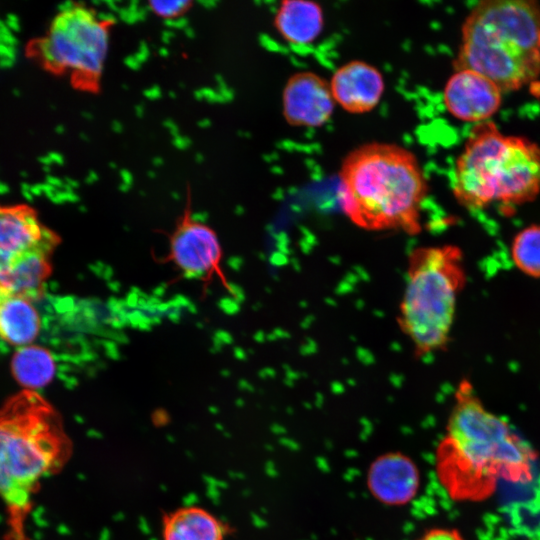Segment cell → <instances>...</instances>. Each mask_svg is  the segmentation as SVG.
Listing matches in <instances>:
<instances>
[{
	"instance_id": "17",
	"label": "cell",
	"mask_w": 540,
	"mask_h": 540,
	"mask_svg": "<svg viewBox=\"0 0 540 540\" xmlns=\"http://www.w3.org/2000/svg\"><path fill=\"white\" fill-rule=\"evenodd\" d=\"M53 354L40 345L18 347L11 358V373L24 390L36 391L50 384L56 374Z\"/></svg>"
},
{
	"instance_id": "15",
	"label": "cell",
	"mask_w": 540,
	"mask_h": 540,
	"mask_svg": "<svg viewBox=\"0 0 540 540\" xmlns=\"http://www.w3.org/2000/svg\"><path fill=\"white\" fill-rule=\"evenodd\" d=\"M280 36L293 45H308L322 33L324 14L320 4L306 0H284L274 18Z\"/></svg>"
},
{
	"instance_id": "12",
	"label": "cell",
	"mask_w": 540,
	"mask_h": 540,
	"mask_svg": "<svg viewBox=\"0 0 540 540\" xmlns=\"http://www.w3.org/2000/svg\"><path fill=\"white\" fill-rule=\"evenodd\" d=\"M367 486L372 496L385 505H405L418 493L420 473L414 461L399 452L376 458L369 467Z\"/></svg>"
},
{
	"instance_id": "7",
	"label": "cell",
	"mask_w": 540,
	"mask_h": 540,
	"mask_svg": "<svg viewBox=\"0 0 540 540\" xmlns=\"http://www.w3.org/2000/svg\"><path fill=\"white\" fill-rule=\"evenodd\" d=\"M59 237L26 205L0 206V287L36 301Z\"/></svg>"
},
{
	"instance_id": "18",
	"label": "cell",
	"mask_w": 540,
	"mask_h": 540,
	"mask_svg": "<svg viewBox=\"0 0 540 540\" xmlns=\"http://www.w3.org/2000/svg\"><path fill=\"white\" fill-rule=\"evenodd\" d=\"M511 256L523 273L540 278V225H530L514 237Z\"/></svg>"
},
{
	"instance_id": "20",
	"label": "cell",
	"mask_w": 540,
	"mask_h": 540,
	"mask_svg": "<svg viewBox=\"0 0 540 540\" xmlns=\"http://www.w3.org/2000/svg\"><path fill=\"white\" fill-rule=\"evenodd\" d=\"M419 540H464L455 529L434 528L427 531Z\"/></svg>"
},
{
	"instance_id": "10",
	"label": "cell",
	"mask_w": 540,
	"mask_h": 540,
	"mask_svg": "<svg viewBox=\"0 0 540 540\" xmlns=\"http://www.w3.org/2000/svg\"><path fill=\"white\" fill-rule=\"evenodd\" d=\"M283 115L295 127H320L331 118L335 100L330 84L316 73L297 72L286 82L282 95Z\"/></svg>"
},
{
	"instance_id": "11",
	"label": "cell",
	"mask_w": 540,
	"mask_h": 540,
	"mask_svg": "<svg viewBox=\"0 0 540 540\" xmlns=\"http://www.w3.org/2000/svg\"><path fill=\"white\" fill-rule=\"evenodd\" d=\"M501 89L486 76L472 70H456L444 87L443 100L448 112L465 122L482 123L501 105Z\"/></svg>"
},
{
	"instance_id": "6",
	"label": "cell",
	"mask_w": 540,
	"mask_h": 540,
	"mask_svg": "<svg viewBox=\"0 0 540 540\" xmlns=\"http://www.w3.org/2000/svg\"><path fill=\"white\" fill-rule=\"evenodd\" d=\"M465 282L458 247H418L410 253L397 321L417 357L442 351L448 345Z\"/></svg>"
},
{
	"instance_id": "2",
	"label": "cell",
	"mask_w": 540,
	"mask_h": 540,
	"mask_svg": "<svg viewBox=\"0 0 540 540\" xmlns=\"http://www.w3.org/2000/svg\"><path fill=\"white\" fill-rule=\"evenodd\" d=\"M427 192L417 157L397 144H363L349 152L341 164V209L365 230L419 233Z\"/></svg>"
},
{
	"instance_id": "4",
	"label": "cell",
	"mask_w": 540,
	"mask_h": 540,
	"mask_svg": "<svg viewBox=\"0 0 540 540\" xmlns=\"http://www.w3.org/2000/svg\"><path fill=\"white\" fill-rule=\"evenodd\" d=\"M456 70H472L502 92L540 75V6L535 1L479 2L462 25Z\"/></svg>"
},
{
	"instance_id": "5",
	"label": "cell",
	"mask_w": 540,
	"mask_h": 540,
	"mask_svg": "<svg viewBox=\"0 0 540 540\" xmlns=\"http://www.w3.org/2000/svg\"><path fill=\"white\" fill-rule=\"evenodd\" d=\"M452 189L467 208L530 202L540 193V146L503 134L493 122L478 123L456 160Z\"/></svg>"
},
{
	"instance_id": "16",
	"label": "cell",
	"mask_w": 540,
	"mask_h": 540,
	"mask_svg": "<svg viewBox=\"0 0 540 540\" xmlns=\"http://www.w3.org/2000/svg\"><path fill=\"white\" fill-rule=\"evenodd\" d=\"M226 527L208 510L185 506L163 519V540H224Z\"/></svg>"
},
{
	"instance_id": "14",
	"label": "cell",
	"mask_w": 540,
	"mask_h": 540,
	"mask_svg": "<svg viewBox=\"0 0 540 540\" xmlns=\"http://www.w3.org/2000/svg\"><path fill=\"white\" fill-rule=\"evenodd\" d=\"M31 299L0 287V339L21 347L32 344L41 329V318Z\"/></svg>"
},
{
	"instance_id": "1",
	"label": "cell",
	"mask_w": 540,
	"mask_h": 540,
	"mask_svg": "<svg viewBox=\"0 0 540 540\" xmlns=\"http://www.w3.org/2000/svg\"><path fill=\"white\" fill-rule=\"evenodd\" d=\"M446 435L435 454L436 475L457 501L490 497L500 479L527 483L533 477L534 451L502 418L488 411L469 380L454 395Z\"/></svg>"
},
{
	"instance_id": "19",
	"label": "cell",
	"mask_w": 540,
	"mask_h": 540,
	"mask_svg": "<svg viewBox=\"0 0 540 540\" xmlns=\"http://www.w3.org/2000/svg\"><path fill=\"white\" fill-rule=\"evenodd\" d=\"M191 5L190 1L171 0V1H150L149 8L157 16L167 20H172L183 14Z\"/></svg>"
},
{
	"instance_id": "13",
	"label": "cell",
	"mask_w": 540,
	"mask_h": 540,
	"mask_svg": "<svg viewBox=\"0 0 540 540\" xmlns=\"http://www.w3.org/2000/svg\"><path fill=\"white\" fill-rule=\"evenodd\" d=\"M330 88L335 103L350 113H366L380 102L385 90L382 73L373 65L353 60L333 74Z\"/></svg>"
},
{
	"instance_id": "9",
	"label": "cell",
	"mask_w": 540,
	"mask_h": 540,
	"mask_svg": "<svg viewBox=\"0 0 540 540\" xmlns=\"http://www.w3.org/2000/svg\"><path fill=\"white\" fill-rule=\"evenodd\" d=\"M221 261L222 248L215 231L186 212L169 239L166 262L187 278L204 282L217 278L229 289Z\"/></svg>"
},
{
	"instance_id": "8",
	"label": "cell",
	"mask_w": 540,
	"mask_h": 540,
	"mask_svg": "<svg viewBox=\"0 0 540 540\" xmlns=\"http://www.w3.org/2000/svg\"><path fill=\"white\" fill-rule=\"evenodd\" d=\"M108 45L107 23L85 7L72 6L55 17L37 44V54L50 69L68 72L77 82L92 86L102 73Z\"/></svg>"
},
{
	"instance_id": "3",
	"label": "cell",
	"mask_w": 540,
	"mask_h": 540,
	"mask_svg": "<svg viewBox=\"0 0 540 540\" xmlns=\"http://www.w3.org/2000/svg\"><path fill=\"white\" fill-rule=\"evenodd\" d=\"M69 441L52 406L36 391L22 390L0 406V497L20 533L41 479L57 471Z\"/></svg>"
}]
</instances>
